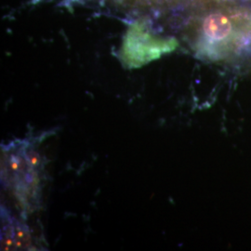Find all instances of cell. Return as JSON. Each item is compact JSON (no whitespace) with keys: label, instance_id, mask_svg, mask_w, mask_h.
Here are the masks:
<instances>
[{"label":"cell","instance_id":"6da1fadb","mask_svg":"<svg viewBox=\"0 0 251 251\" xmlns=\"http://www.w3.org/2000/svg\"><path fill=\"white\" fill-rule=\"evenodd\" d=\"M47 134L18 139L2 145L1 183L15 199L24 216L32 214L40 207L45 163L38 145Z\"/></svg>","mask_w":251,"mask_h":251},{"label":"cell","instance_id":"7a4b0ae2","mask_svg":"<svg viewBox=\"0 0 251 251\" xmlns=\"http://www.w3.org/2000/svg\"><path fill=\"white\" fill-rule=\"evenodd\" d=\"M1 225L2 250L25 251L32 248L28 227L13 217L6 206H1Z\"/></svg>","mask_w":251,"mask_h":251},{"label":"cell","instance_id":"3957f363","mask_svg":"<svg viewBox=\"0 0 251 251\" xmlns=\"http://www.w3.org/2000/svg\"><path fill=\"white\" fill-rule=\"evenodd\" d=\"M232 25L225 15L222 13H212L208 15L203 24L205 36L213 41H221L229 36Z\"/></svg>","mask_w":251,"mask_h":251}]
</instances>
